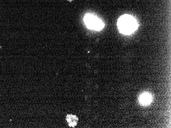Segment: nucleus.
I'll use <instances>...</instances> for the list:
<instances>
[{
  "label": "nucleus",
  "instance_id": "1",
  "mask_svg": "<svg viewBox=\"0 0 171 128\" xmlns=\"http://www.w3.org/2000/svg\"><path fill=\"white\" fill-rule=\"evenodd\" d=\"M119 30L120 32L129 34L136 29L137 23L136 21L130 15H124L119 18L117 23Z\"/></svg>",
  "mask_w": 171,
  "mask_h": 128
},
{
  "label": "nucleus",
  "instance_id": "2",
  "mask_svg": "<svg viewBox=\"0 0 171 128\" xmlns=\"http://www.w3.org/2000/svg\"><path fill=\"white\" fill-rule=\"evenodd\" d=\"M84 21L87 27L92 30H99L102 29L104 27V24L102 22L92 14L86 15Z\"/></svg>",
  "mask_w": 171,
  "mask_h": 128
},
{
  "label": "nucleus",
  "instance_id": "3",
  "mask_svg": "<svg viewBox=\"0 0 171 128\" xmlns=\"http://www.w3.org/2000/svg\"><path fill=\"white\" fill-rule=\"evenodd\" d=\"M152 101V96L148 93H144L140 96V102L142 105H148Z\"/></svg>",
  "mask_w": 171,
  "mask_h": 128
},
{
  "label": "nucleus",
  "instance_id": "4",
  "mask_svg": "<svg viewBox=\"0 0 171 128\" xmlns=\"http://www.w3.org/2000/svg\"><path fill=\"white\" fill-rule=\"evenodd\" d=\"M67 121L68 123V125L71 127H75L77 125L79 121V119L76 116L74 115H67Z\"/></svg>",
  "mask_w": 171,
  "mask_h": 128
}]
</instances>
